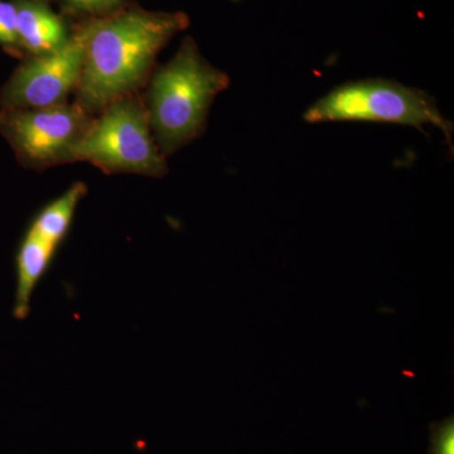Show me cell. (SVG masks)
Returning a JSON list of instances; mask_svg holds the SVG:
<instances>
[{
  "mask_svg": "<svg viewBox=\"0 0 454 454\" xmlns=\"http://www.w3.org/2000/svg\"><path fill=\"white\" fill-rule=\"evenodd\" d=\"M190 25L182 12L116 11L88 25L79 106L86 112L106 109L129 97L160 50Z\"/></svg>",
  "mask_w": 454,
  "mask_h": 454,
  "instance_id": "1",
  "label": "cell"
},
{
  "mask_svg": "<svg viewBox=\"0 0 454 454\" xmlns=\"http://www.w3.org/2000/svg\"><path fill=\"white\" fill-rule=\"evenodd\" d=\"M226 74L206 61L192 38L164 65L149 90V122L162 154L192 142L205 128L214 98L227 89Z\"/></svg>",
  "mask_w": 454,
  "mask_h": 454,
  "instance_id": "2",
  "label": "cell"
},
{
  "mask_svg": "<svg viewBox=\"0 0 454 454\" xmlns=\"http://www.w3.org/2000/svg\"><path fill=\"white\" fill-rule=\"evenodd\" d=\"M304 121L390 122L423 131L434 125L452 145L453 124L439 112L437 103L422 90L391 80L372 79L346 82L328 92L307 109Z\"/></svg>",
  "mask_w": 454,
  "mask_h": 454,
  "instance_id": "3",
  "label": "cell"
},
{
  "mask_svg": "<svg viewBox=\"0 0 454 454\" xmlns=\"http://www.w3.org/2000/svg\"><path fill=\"white\" fill-rule=\"evenodd\" d=\"M71 160H86L106 172L151 177H160L167 170L162 152L152 138L148 110L128 97L114 101L91 122L71 152Z\"/></svg>",
  "mask_w": 454,
  "mask_h": 454,
  "instance_id": "4",
  "label": "cell"
},
{
  "mask_svg": "<svg viewBox=\"0 0 454 454\" xmlns=\"http://www.w3.org/2000/svg\"><path fill=\"white\" fill-rule=\"evenodd\" d=\"M90 125L88 112L79 104L0 112V133L31 166L71 160V152Z\"/></svg>",
  "mask_w": 454,
  "mask_h": 454,
  "instance_id": "5",
  "label": "cell"
},
{
  "mask_svg": "<svg viewBox=\"0 0 454 454\" xmlns=\"http://www.w3.org/2000/svg\"><path fill=\"white\" fill-rule=\"evenodd\" d=\"M88 26L59 50L33 56L20 65L0 94L2 109H42L64 104L82 79Z\"/></svg>",
  "mask_w": 454,
  "mask_h": 454,
  "instance_id": "6",
  "label": "cell"
},
{
  "mask_svg": "<svg viewBox=\"0 0 454 454\" xmlns=\"http://www.w3.org/2000/svg\"><path fill=\"white\" fill-rule=\"evenodd\" d=\"M13 3L20 50L40 56L59 50L67 42L64 22L44 0H13Z\"/></svg>",
  "mask_w": 454,
  "mask_h": 454,
  "instance_id": "7",
  "label": "cell"
},
{
  "mask_svg": "<svg viewBox=\"0 0 454 454\" xmlns=\"http://www.w3.org/2000/svg\"><path fill=\"white\" fill-rule=\"evenodd\" d=\"M56 250V245L47 243L29 229L23 238L16 258L17 286L13 316L18 321L28 317L33 292L49 269Z\"/></svg>",
  "mask_w": 454,
  "mask_h": 454,
  "instance_id": "8",
  "label": "cell"
},
{
  "mask_svg": "<svg viewBox=\"0 0 454 454\" xmlns=\"http://www.w3.org/2000/svg\"><path fill=\"white\" fill-rule=\"evenodd\" d=\"M85 193V184L80 182L74 184L66 191L64 195L51 202L35 216L29 230L47 243L59 247L67 234L77 205Z\"/></svg>",
  "mask_w": 454,
  "mask_h": 454,
  "instance_id": "9",
  "label": "cell"
},
{
  "mask_svg": "<svg viewBox=\"0 0 454 454\" xmlns=\"http://www.w3.org/2000/svg\"><path fill=\"white\" fill-rule=\"evenodd\" d=\"M0 44L13 53L22 51L17 35L16 5L5 0H0Z\"/></svg>",
  "mask_w": 454,
  "mask_h": 454,
  "instance_id": "10",
  "label": "cell"
},
{
  "mask_svg": "<svg viewBox=\"0 0 454 454\" xmlns=\"http://www.w3.org/2000/svg\"><path fill=\"white\" fill-rule=\"evenodd\" d=\"M124 0H64L66 7L74 13L112 14L121 7Z\"/></svg>",
  "mask_w": 454,
  "mask_h": 454,
  "instance_id": "11",
  "label": "cell"
},
{
  "mask_svg": "<svg viewBox=\"0 0 454 454\" xmlns=\"http://www.w3.org/2000/svg\"><path fill=\"white\" fill-rule=\"evenodd\" d=\"M433 454H454V422L448 418L443 423L435 427L433 435Z\"/></svg>",
  "mask_w": 454,
  "mask_h": 454,
  "instance_id": "12",
  "label": "cell"
}]
</instances>
